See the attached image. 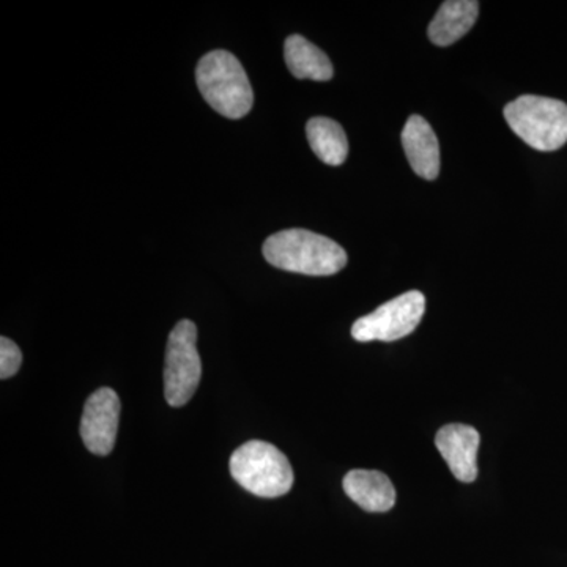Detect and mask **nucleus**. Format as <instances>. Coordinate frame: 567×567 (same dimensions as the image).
I'll return each mask as SVG.
<instances>
[{"label": "nucleus", "mask_w": 567, "mask_h": 567, "mask_svg": "<svg viewBox=\"0 0 567 567\" xmlns=\"http://www.w3.org/2000/svg\"><path fill=\"white\" fill-rule=\"evenodd\" d=\"M268 264L279 270L309 276H331L346 267L347 252L331 238L305 229L281 230L262 248Z\"/></svg>", "instance_id": "obj_1"}, {"label": "nucleus", "mask_w": 567, "mask_h": 567, "mask_svg": "<svg viewBox=\"0 0 567 567\" xmlns=\"http://www.w3.org/2000/svg\"><path fill=\"white\" fill-rule=\"evenodd\" d=\"M197 87L205 102L224 117L249 114L254 103L251 84L240 61L227 51H212L197 63Z\"/></svg>", "instance_id": "obj_2"}, {"label": "nucleus", "mask_w": 567, "mask_h": 567, "mask_svg": "<svg viewBox=\"0 0 567 567\" xmlns=\"http://www.w3.org/2000/svg\"><path fill=\"white\" fill-rule=\"evenodd\" d=\"M230 473L246 491L260 498H278L293 486L289 458L271 443L251 440L234 451Z\"/></svg>", "instance_id": "obj_3"}, {"label": "nucleus", "mask_w": 567, "mask_h": 567, "mask_svg": "<svg viewBox=\"0 0 567 567\" xmlns=\"http://www.w3.org/2000/svg\"><path fill=\"white\" fill-rule=\"evenodd\" d=\"M507 125L529 147L554 152L567 142V104L546 96L522 95L506 104Z\"/></svg>", "instance_id": "obj_4"}, {"label": "nucleus", "mask_w": 567, "mask_h": 567, "mask_svg": "<svg viewBox=\"0 0 567 567\" xmlns=\"http://www.w3.org/2000/svg\"><path fill=\"white\" fill-rule=\"evenodd\" d=\"M203 377V363L197 352V327L192 320L175 324L167 339L164 364V395L171 406L188 404Z\"/></svg>", "instance_id": "obj_5"}, {"label": "nucleus", "mask_w": 567, "mask_h": 567, "mask_svg": "<svg viewBox=\"0 0 567 567\" xmlns=\"http://www.w3.org/2000/svg\"><path fill=\"white\" fill-rule=\"evenodd\" d=\"M424 312V295L410 290L380 306L372 315L358 319L352 327L353 339L358 342L398 341L416 330Z\"/></svg>", "instance_id": "obj_6"}, {"label": "nucleus", "mask_w": 567, "mask_h": 567, "mask_svg": "<svg viewBox=\"0 0 567 567\" xmlns=\"http://www.w3.org/2000/svg\"><path fill=\"white\" fill-rule=\"evenodd\" d=\"M121 409V399L111 388H100L85 402L81 420L82 442L96 456H107L114 450Z\"/></svg>", "instance_id": "obj_7"}, {"label": "nucleus", "mask_w": 567, "mask_h": 567, "mask_svg": "<svg viewBox=\"0 0 567 567\" xmlns=\"http://www.w3.org/2000/svg\"><path fill=\"white\" fill-rule=\"evenodd\" d=\"M481 436L472 425L446 424L436 432L435 445L453 475L461 483H473L477 477V450Z\"/></svg>", "instance_id": "obj_8"}, {"label": "nucleus", "mask_w": 567, "mask_h": 567, "mask_svg": "<svg viewBox=\"0 0 567 567\" xmlns=\"http://www.w3.org/2000/svg\"><path fill=\"white\" fill-rule=\"evenodd\" d=\"M402 145L410 166L424 181H435L440 174V145L427 121L412 115L402 132Z\"/></svg>", "instance_id": "obj_9"}, {"label": "nucleus", "mask_w": 567, "mask_h": 567, "mask_svg": "<svg viewBox=\"0 0 567 567\" xmlns=\"http://www.w3.org/2000/svg\"><path fill=\"white\" fill-rule=\"evenodd\" d=\"M342 486L347 496L368 513H386L395 505V488L382 472L352 470Z\"/></svg>", "instance_id": "obj_10"}, {"label": "nucleus", "mask_w": 567, "mask_h": 567, "mask_svg": "<svg viewBox=\"0 0 567 567\" xmlns=\"http://www.w3.org/2000/svg\"><path fill=\"white\" fill-rule=\"evenodd\" d=\"M480 14L476 0H447L429 24L427 35L436 47H451L475 25Z\"/></svg>", "instance_id": "obj_11"}, {"label": "nucleus", "mask_w": 567, "mask_h": 567, "mask_svg": "<svg viewBox=\"0 0 567 567\" xmlns=\"http://www.w3.org/2000/svg\"><path fill=\"white\" fill-rule=\"evenodd\" d=\"M284 58L297 80L330 81L333 65L322 50L301 35H290L284 44Z\"/></svg>", "instance_id": "obj_12"}, {"label": "nucleus", "mask_w": 567, "mask_h": 567, "mask_svg": "<svg viewBox=\"0 0 567 567\" xmlns=\"http://www.w3.org/2000/svg\"><path fill=\"white\" fill-rule=\"evenodd\" d=\"M309 145L328 166H341L349 155V141L344 128L327 117H315L306 125Z\"/></svg>", "instance_id": "obj_13"}, {"label": "nucleus", "mask_w": 567, "mask_h": 567, "mask_svg": "<svg viewBox=\"0 0 567 567\" xmlns=\"http://www.w3.org/2000/svg\"><path fill=\"white\" fill-rule=\"evenodd\" d=\"M22 363V353L20 347L14 344L11 339L2 336L0 338V379L7 380L20 371Z\"/></svg>", "instance_id": "obj_14"}]
</instances>
